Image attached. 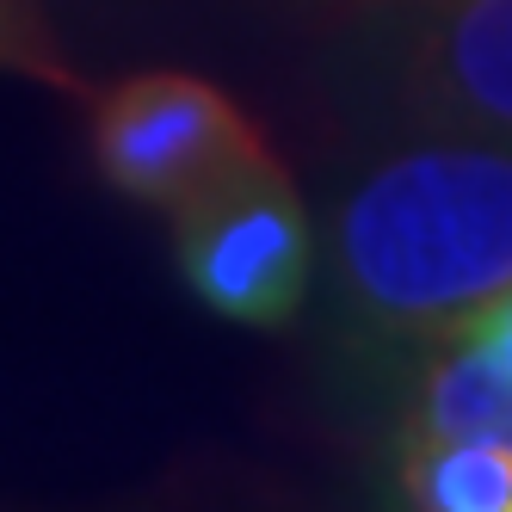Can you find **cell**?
<instances>
[{"mask_svg": "<svg viewBox=\"0 0 512 512\" xmlns=\"http://www.w3.org/2000/svg\"><path fill=\"white\" fill-rule=\"evenodd\" d=\"M173 266L186 290L235 327L297 321L315 284V223L266 155L173 210Z\"/></svg>", "mask_w": 512, "mask_h": 512, "instance_id": "cell-2", "label": "cell"}, {"mask_svg": "<svg viewBox=\"0 0 512 512\" xmlns=\"http://www.w3.org/2000/svg\"><path fill=\"white\" fill-rule=\"evenodd\" d=\"M401 93L438 136L512 142V0H438L414 31Z\"/></svg>", "mask_w": 512, "mask_h": 512, "instance_id": "cell-4", "label": "cell"}, {"mask_svg": "<svg viewBox=\"0 0 512 512\" xmlns=\"http://www.w3.org/2000/svg\"><path fill=\"white\" fill-rule=\"evenodd\" d=\"M0 68L7 75H31V81H68L56 38L44 31L31 0H0Z\"/></svg>", "mask_w": 512, "mask_h": 512, "instance_id": "cell-7", "label": "cell"}, {"mask_svg": "<svg viewBox=\"0 0 512 512\" xmlns=\"http://www.w3.org/2000/svg\"><path fill=\"white\" fill-rule=\"evenodd\" d=\"M395 488L426 512H512L506 438H401Z\"/></svg>", "mask_w": 512, "mask_h": 512, "instance_id": "cell-6", "label": "cell"}, {"mask_svg": "<svg viewBox=\"0 0 512 512\" xmlns=\"http://www.w3.org/2000/svg\"><path fill=\"white\" fill-rule=\"evenodd\" d=\"M420 383L401 438H506L512 445V371L475 340L420 352Z\"/></svg>", "mask_w": 512, "mask_h": 512, "instance_id": "cell-5", "label": "cell"}, {"mask_svg": "<svg viewBox=\"0 0 512 512\" xmlns=\"http://www.w3.org/2000/svg\"><path fill=\"white\" fill-rule=\"evenodd\" d=\"M451 340H475L482 352H494L506 371H512V290H500V297L488 303V309H475Z\"/></svg>", "mask_w": 512, "mask_h": 512, "instance_id": "cell-8", "label": "cell"}, {"mask_svg": "<svg viewBox=\"0 0 512 512\" xmlns=\"http://www.w3.org/2000/svg\"><path fill=\"white\" fill-rule=\"evenodd\" d=\"M266 155L272 149L253 130V118L204 75L155 68V75H130L118 87H105L93 105L99 179L118 198L167 210V216Z\"/></svg>", "mask_w": 512, "mask_h": 512, "instance_id": "cell-3", "label": "cell"}, {"mask_svg": "<svg viewBox=\"0 0 512 512\" xmlns=\"http://www.w3.org/2000/svg\"><path fill=\"white\" fill-rule=\"evenodd\" d=\"M334 290L364 346H445L512 290V142L438 136L371 167L334 216Z\"/></svg>", "mask_w": 512, "mask_h": 512, "instance_id": "cell-1", "label": "cell"}]
</instances>
